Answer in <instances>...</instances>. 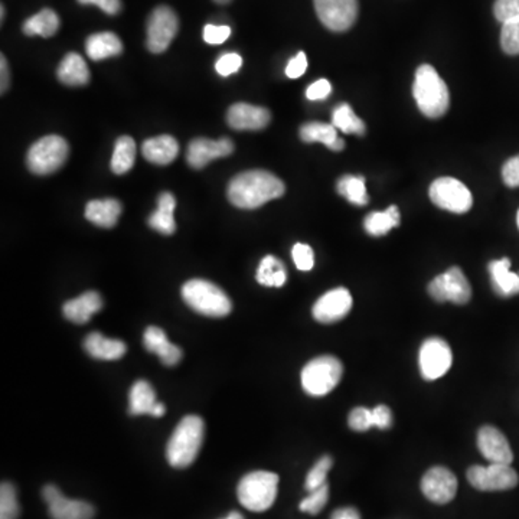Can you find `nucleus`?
Returning <instances> with one entry per match:
<instances>
[{
	"label": "nucleus",
	"mask_w": 519,
	"mask_h": 519,
	"mask_svg": "<svg viewBox=\"0 0 519 519\" xmlns=\"http://www.w3.org/2000/svg\"><path fill=\"white\" fill-rule=\"evenodd\" d=\"M286 192L283 181L267 170H247L229 182L227 195L229 203L241 210H255Z\"/></svg>",
	"instance_id": "nucleus-1"
},
{
	"label": "nucleus",
	"mask_w": 519,
	"mask_h": 519,
	"mask_svg": "<svg viewBox=\"0 0 519 519\" xmlns=\"http://www.w3.org/2000/svg\"><path fill=\"white\" fill-rule=\"evenodd\" d=\"M205 424L199 416H186L177 424L166 445V459L170 466L185 469L191 466L198 457L203 445Z\"/></svg>",
	"instance_id": "nucleus-2"
},
{
	"label": "nucleus",
	"mask_w": 519,
	"mask_h": 519,
	"mask_svg": "<svg viewBox=\"0 0 519 519\" xmlns=\"http://www.w3.org/2000/svg\"><path fill=\"white\" fill-rule=\"evenodd\" d=\"M412 94L416 99L419 110L426 117H442L449 110V89L443 82V78L438 75L437 71L428 64L417 68Z\"/></svg>",
	"instance_id": "nucleus-3"
},
{
	"label": "nucleus",
	"mask_w": 519,
	"mask_h": 519,
	"mask_svg": "<svg viewBox=\"0 0 519 519\" xmlns=\"http://www.w3.org/2000/svg\"><path fill=\"white\" fill-rule=\"evenodd\" d=\"M279 476L272 471H251L239 480L237 488L239 504L253 512H264L276 502Z\"/></svg>",
	"instance_id": "nucleus-4"
},
{
	"label": "nucleus",
	"mask_w": 519,
	"mask_h": 519,
	"mask_svg": "<svg viewBox=\"0 0 519 519\" xmlns=\"http://www.w3.org/2000/svg\"><path fill=\"white\" fill-rule=\"evenodd\" d=\"M182 298L189 307L210 317H224L231 314L232 303L225 291L211 281L194 279L182 288Z\"/></svg>",
	"instance_id": "nucleus-5"
},
{
	"label": "nucleus",
	"mask_w": 519,
	"mask_h": 519,
	"mask_svg": "<svg viewBox=\"0 0 519 519\" xmlns=\"http://www.w3.org/2000/svg\"><path fill=\"white\" fill-rule=\"evenodd\" d=\"M343 376V365L331 355L317 357L305 365L302 371V387L306 394L324 397L338 387Z\"/></svg>",
	"instance_id": "nucleus-6"
},
{
	"label": "nucleus",
	"mask_w": 519,
	"mask_h": 519,
	"mask_svg": "<svg viewBox=\"0 0 519 519\" xmlns=\"http://www.w3.org/2000/svg\"><path fill=\"white\" fill-rule=\"evenodd\" d=\"M68 151L70 148L64 137L49 134L30 146L26 156V165L35 175H51L63 168Z\"/></svg>",
	"instance_id": "nucleus-7"
},
{
	"label": "nucleus",
	"mask_w": 519,
	"mask_h": 519,
	"mask_svg": "<svg viewBox=\"0 0 519 519\" xmlns=\"http://www.w3.org/2000/svg\"><path fill=\"white\" fill-rule=\"evenodd\" d=\"M428 295L436 302H452L466 305L471 298V288L461 267H450L447 272L435 277L428 286Z\"/></svg>",
	"instance_id": "nucleus-8"
},
{
	"label": "nucleus",
	"mask_w": 519,
	"mask_h": 519,
	"mask_svg": "<svg viewBox=\"0 0 519 519\" xmlns=\"http://www.w3.org/2000/svg\"><path fill=\"white\" fill-rule=\"evenodd\" d=\"M428 195L436 206L454 214H466L473 203L471 191L454 177L436 179L431 184Z\"/></svg>",
	"instance_id": "nucleus-9"
},
{
	"label": "nucleus",
	"mask_w": 519,
	"mask_h": 519,
	"mask_svg": "<svg viewBox=\"0 0 519 519\" xmlns=\"http://www.w3.org/2000/svg\"><path fill=\"white\" fill-rule=\"evenodd\" d=\"M469 483L482 492L509 490L518 485L519 476L511 464L490 463L489 466H471L468 473Z\"/></svg>",
	"instance_id": "nucleus-10"
},
{
	"label": "nucleus",
	"mask_w": 519,
	"mask_h": 519,
	"mask_svg": "<svg viewBox=\"0 0 519 519\" xmlns=\"http://www.w3.org/2000/svg\"><path fill=\"white\" fill-rule=\"evenodd\" d=\"M454 362V354L445 339L428 338L421 345L419 352V365L421 376L428 381L442 378L447 374Z\"/></svg>",
	"instance_id": "nucleus-11"
},
{
	"label": "nucleus",
	"mask_w": 519,
	"mask_h": 519,
	"mask_svg": "<svg viewBox=\"0 0 519 519\" xmlns=\"http://www.w3.org/2000/svg\"><path fill=\"white\" fill-rule=\"evenodd\" d=\"M179 30V19L169 6H159L151 12L148 21L146 45L153 54H162L169 48Z\"/></svg>",
	"instance_id": "nucleus-12"
},
{
	"label": "nucleus",
	"mask_w": 519,
	"mask_h": 519,
	"mask_svg": "<svg viewBox=\"0 0 519 519\" xmlns=\"http://www.w3.org/2000/svg\"><path fill=\"white\" fill-rule=\"evenodd\" d=\"M317 18L329 30L346 32L357 22L358 0H314Z\"/></svg>",
	"instance_id": "nucleus-13"
},
{
	"label": "nucleus",
	"mask_w": 519,
	"mask_h": 519,
	"mask_svg": "<svg viewBox=\"0 0 519 519\" xmlns=\"http://www.w3.org/2000/svg\"><path fill=\"white\" fill-rule=\"evenodd\" d=\"M42 497L48 504L49 516L52 519H92L96 515V509L92 505L68 499L54 485H47L42 489Z\"/></svg>",
	"instance_id": "nucleus-14"
},
{
	"label": "nucleus",
	"mask_w": 519,
	"mask_h": 519,
	"mask_svg": "<svg viewBox=\"0 0 519 519\" xmlns=\"http://www.w3.org/2000/svg\"><path fill=\"white\" fill-rule=\"evenodd\" d=\"M421 490L428 501L445 505L454 501L457 494V479L454 471L435 466L421 479Z\"/></svg>",
	"instance_id": "nucleus-15"
},
{
	"label": "nucleus",
	"mask_w": 519,
	"mask_h": 519,
	"mask_svg": "<svg viewBox=\"0 0 519 519\" xmlns=\"http://www.w3.org/2000/svg\"><path fill=\"white\" fill-rule=\"evenodd\" d=\"M352 305H354V300L350 290L345 288H336L317 298L312 309V315L321 324H335L348 316Z\"/></svg>",
	"instance_id": "nucleus-16"
},
{
	"label": "nucleus",
	"mask_w": 519,
	"mask_h": 519,
	"mask_svg": "<svg viewBox=\"0 0 519 519\" xmlns=\"http://www.w3.org/2000/svg\"><path fill=\"white\" fill-rule=\"evenodd\" d=\"M234 151V143L229 137H222L220 141H210L205 137H198L189 143L186 151V162L194 169H203L214 159L225 158Z\"/></svg>",
	"instance_id": "nucleus-17"
},
{
	"label": "nucleus",
	"mask_w": 519,
	"mask_h": 519,
	"mask_svg": "<svg viewBox=\"0 0 519 519\" xmlns=\"http://www.w3.org/2000/svg\"><path fill=\"white\" fill-rule=\"evenodd\" d=\"M478 447L490 463L511 464L514 462L508 438L494 426H483L478 431Z\"/></svg>",
	"instance_id": "nucleus-18"
},
{
	"label": "nucleus",
	"mask_w": 519,
	"mask_h": 519,
	"mask_svg": "<svg viewBox=\"0 0 519 519\" xmlns=\"http://www.w3.org/2000/svg\"><path fill=\"white\" fill-rule=\"evenodd\" d=\"M272 120V113L267 108L253 104L237 103L229 108L227 122L234 130H262Z\"/></svg>",
	"instance_id": "nucleus-19"
},
{
	"label": "nucleus",
	"mask_w": 519,
	"mask_h": 519,
	"mask_svg": "<svg viewBox=\"0 0 519 519\" xmlns=\"http://www.w3.org/2000/svg\"><path fill=\"white\" fill-rule=\"evenodd\" d=\"M144 348L158 355L162 364L166 367H175L182 359V350L177 345H173L169 339L166 338L165 332L158 326H149L143 335Z\"/></svg>",
	"instance_id": "nucleus-20"
},
{
	"label": "nucleus",
	"mask_w": 519,
	"mask_h": 519,
	"mask_svg": "<svg viewBox=\"0 0 519 519\" xmlns=\"http://www.w3.org/2000/svg\"><path fill=\"white\" fill-rule=\"evenodd\" d=\"M490 283L499 298H512L519 295V272H511L508 257L489 263Z\"/></svg>",
	"instance_id": "nucleus-21"
},
{
	"label": "nucleus",
	"mask_w": 519,
	"mask_h": 519,
	"mask_svg": "<svg viewBox=\"0 0 519 519\" xmlns=\"http://www.w3.org/2000/svg\"><path fill=\"white\" fill-rule=\"evenodd\" d=\"M103 309V298L97 291H87L84 295L71 298L64 305V316L73 324H87L94 315Z\"/></svg>",
	"instance_id": "nucleus-22"
},
{
	"label": "nucleus",
	"mask_w": 519,
	"mask_h": 519,
	"mask_svg": "<svg viewBox=\"0 0 519 519\" xmlns=\"http://www.w3.org/2000/svg\"><path fill=\"white\" fill-rule=\"evenodd\" d=\"M84 350L94 359L117 361L120 358L125 357L127 346L118 339H108L99 332H92L85 338Z\"/></svg>",
	"instance_id": "nucleus-23"
},
{
	"label": "nucleus",
	"mask_w": 519,
	"mask_h": 519,
	"mask_svg": "<svg viewBox=\"0 0 519 519\" xmlns=\"http://www.w3.org/2000/svg\"><path fill=\"white\" fill-rule=\"evenodd\" d=\"M123 206L117 199H96L85 206V218L101 229H113L122 215Z\"/></svg>",
	"instance_id": "nucleus-24"
},
{
	"label": "nucleus",
	"mask_w": 519,
	"mask_h": 519,
	"mask_svg": "<svg viewBox=\"0 0 519 519\" xmlns=\"http://www.w3.org/2000/svg\"><path fill=\"white\" fill-rule=\"evenodd\" d=\"M142 153L151 163L169 165L179 155V144L175 137L168 136V134L151 137L144 142Z\"/></svg>",
	"instance_id": "nucleus-25"
},
{
	"label": "nucleus",
	"mask_w": 519,
	"mask_h": 519,
	"mask_svg": "<svg viewBox=\"0 0 519 519\" xmlns=\"http://www.w3.org/2000/svg\"><path fill=\"white\" fill-rule=\"evenodd\" d=\"M300 139L305 143L324 144L333 151H341L345 148V141L339 139L335 125L326 123H306L300 127Z\"/></svg>",
	"instance_id": "nucleus-26"
},
{
	"label": "nucleus",
	"mask_w": 519,
	"mask_h": 519,
	"mask_svg": "<svg viewBox=\"0 0 519 519\" xmlns=\"http://www.w3.org/2000/svg\"><path fill=\"white\" fill-rule=\"evenodd\" d=\"M56 75L59 82L68 87H82L90 82L89 65L84 58L75 52H70L64 56L56 70Z\"/></svg>",
	"instance_id": "nucleus-27"
},
{
	"label": "nucleus",
	"mask_w": 519,
	"mask_h": 519,
	"mask_svg": "<svg viewBox=\"0 0 519 519\" xmlns=\"http://www.w3.org/2000/svg\"><path fill=\"white\" fill-rule=\"evenodd\" d=\"M85 52L92 61L120 56L123 44L120 38L113 32L92 33L85 41Z\"/></svg>",
	"instance_id": "nucleus-28"
},
{
	"label": "nucleus",
	"mask_w": 519,
	"mask_h": 519,
	"mask_svg": "<svg viewBox=\"0 0 519 519\" xmlns=\"http://www.w3.org/2000/svg\"><path fill=\"white\" fill-rule=\"evenodd\" d=\"M175 206L177 201L170 192H163L158 199V210L149 217V227L160 232L163 236H172L177 231V222H175Z\"/></svg>",
	"instance_id": "nucleus-29"
},
{
	"label": "nucleus",
	"mask_w": 519,
	"mask_h": 519,
	"mask_svg": "<svg viewBox=\"0 0 519 519\" xmlns=\"http://www.w3.org/2000/svg\"><path fill=\"white\" fill-rule=\"evenodd\" d=\"M156 393L151 388V384L144 379L137 381L130 390L129 395V411L133 416H143V414H151L155 409Z\"/></svg>",
	"instance_id": "nucleus-30"
},
{
	"label": "nucleus",
	"mask_w": 519,
	"mask_h": 519,
	"mask_svg": "<svg viewBox=\"0 0 519 519\" xmlns=\"http://www.w3.org/2000/svg\"><path fill=\"white\" fill-rule=\"evenodd\" d=\"M255 279L265 288H281L288 281V272L279 258L265 255L258 264Z\"/></svg>",
	"instance_id": "nucleus-31"
},
{
	"label": "nucleus",
	"mask_w": 519,
	"mask_h": 519,
	"mask_svg": "<svg viewBox=\"0 0 519 519\" xmlns=\"http://www.w3.org/2000/svg\"><path fill=\"white\" fill-rule=\"evenodd\" d=\"M23 33L28 37H54L59 30V18L56 12L51 9H42L37 15L26 19L23 23Z\"/></svg>",
	"instance_id": "nucleus-32"
},
{
	"label": "nucleus",
	"mask_w": 519,
	"mask_h": 519,
	"mask_svg": "<svg viewBox=\"0 0 519 519\" xmlns=\"http://www.w3.org/2000/svg\"><path fill=\"white\" fill-rule=\"evenodd\" d=\"M400 211L397 206L391 205L388 210L383 212H371L367 215L364 220L365 231L368 232L372 237H383L391 229H395L400 225Z\"/></svg>",
	"instance_id": "nucleus-33"
},
{
	"label": "nucleus",
	"mask_w": 519,
	"mask_h": 519,
	"mask_svg": "<svg viewBox=\"0 0 519 519\" xmlns=\"http://www.w3.org/2000/svg\"><path fill=\"white\" fill-rule=\"evenodd\" d=\"M136 162V142L130 136L118 137L111 158V169L116 175L129 172Z\"/></svg>",
	"instance_id": "nucleus-34"
},
{
	"label": "nucleus",
	"mask_w": 519,
	"mask_h": 519,
	"mask_svg": "<svg viewBox=\"0 0 519 519\" xmlns=\"http://www.w3.org/2000/svg\"><path fill=\"white\" fill-rule=\"evenodd\" d=\"M332 125H335L336 130H341L346 134L364 136L365 132H367V125L361 118L355 115L354 110L348 103H341L336 106L335 110L332 113Z\"/></svg>",
	"instance_id": "nucleus-35"
},
{
	"label": "nucleus",
	"mask_w": 519,
	"mask_h": 519,
	"mask_svg": "<svg viewBox=\"0 0 519 519\" xmlns=\"http://www.w3.org/2000/svg\"><path fill=\"white\" fill-rule=\"evenodd\" d=\"M338 194L354 205L364 206L368 203L369 198L367 194V185L364 177L345 175L338 181Z\"/></svg>",
	"instance_id": "nucleus-36"
},
{
	"label": "nucleus",
	"mask_w": 519,
	"mask_h": 519,
	"mask_svg": "<svg viewBox=\"0 0 519 519\" xmlns=\"http://www.w3.org/2000/svg\"><path fill=\"white\" fill-rule=\"evenodd\" d=\"M21 514L18 494L12 483L4 482L0 488V519H18Z\"/></svg>",
	"instance_id": "nucleus-37"
},
{
	"label": "nucleus",
	"mask_w": 519,
	"mask_h": 519,
	"mask_svg": "<svg viewBox=\"0 0 519 519\" xmlns=\"http://www.w3.org/2000/svg\"><path fill=\"white\" fill-rule=\"evenodd\" d=\"M332 466H333V459L328 454L322 456L306 476V490L312 492L317 488L324 487V483H328L326 482V476H328V471H331Z\"/></svg>",
	"instance_id": "nucleus-38"
},
{
	"label": "nucleus",
	"mask_w": 519,
	"mask_h": 519,
	"mask_svg": "<svg viewBox=\"0 0 519 519\" xmlns=\"http://www.w3.org/2000/svg\"><path fill=\"white\" fill-rule=\"evenodd\" d=\"M329 499V485L324 483V487L317 488V489L309 492V497H306L298 508L300 511L306 512V514H310V515H317L322 509L326 506Z\"/></svg>",
	"instance_id": "nucleus-39"
},
{
	"label": "nucleus",
	"mask_w": 519,
	"mask_h": 519,
	"mask_svg": "<svg viewBox=\"0 0 519 519\" xmlns=\"http://www.w3.org/2000/svg\"><path fill=\"white\" fill-rule=\"evenodd\" d=\"M501 48L508 56H519V19L502 23Z\"/></svg>",
	"instance_id": "nucleus-40"
},
{
	"label": "nucleus",
	"mask_w": 519,
	"mask_h": 519,
	"mask_svg": "<svg viewBox=\"0 0 519 519\" xmlns=\"http://www.w3.org/2000/svg\"><path fill=\"white\" fill-rule=\"evenodd\" d=\"M348 426L350 430L364 433L369 428H376V414L374 410L365 409V407H357L352 410L348 416Z\"/></svg>",
	"instance_id": "nucleus-41"
},
{
	"label": "nucleus",
	"mask_w": 519,
	"mask_h": 519,
	"mask_svg": "<svg viewBox=\"0 0 519 519\" xmlns=\"http://www.w3.org/2000/svg\"><path fill=\"white\" fill-rule=\"evenodd\" d=\"M291 257H293V262H295L296 267L300 272H310V270L314 269V250L307 244H295V247L291 250Z\"/></svg>",
	"instance_id": "nucleus-42"
},
{
	"label": "nucleus",
	"mask_w": 519,
	"mask_h": 519,
	"mask_svg": "<svg viewBox=\"0 0 519 519\" xmlns=\"http://www.w3.org/2000/svg\"><path fill=\"white\" fill-rule=\"evenodd\" d=\"M494 13L501 23L519 19V0H497Z\"/></svg>",
	"instance_id": "nucleus-43"
},
{
	"label": "nucleus",
	"mask_w": 519,
	"mask_h": 519,
	"mask_svg": "<svg viewBox=\"0 0 519 519\" xmlns=\"http://www.w3.org/2000/svg\"><path fill=\"white\" fill-rule=\"evenodd\" d=\"M243 65V58L236 54V52H229L218 58L215 63V70L221 77H229V75L238 73L239 68Z\"/></svg>",
	"instance_id": "nucleus-44"
},
{
	"label": "nucleus",
	"mask_w": 519,
	"mask_h": 519,
	"mask_svg": "<svg viewBox=\"0 0 519 519\" xmlns=\"http://www.w3.org/2000/svg\"><path fill=\"white\" fill-rule=\"evenodd\" d=\"M231 35L229 26L206 25L203 28V41L210 45H220L229 39Z\"/></svg>",
	"instance_id": "nucleus-45"
},
{
	"label": "nucleus",
	"mask_w": 519,
	"mask_h": 519,
	"mask_svg": "<svg viewBox=\"0 0 519 519\" xmlns=\"http://www.w3.org/2000/svg\"><path fill=\"white\" fill-rule=\"evenodd\" d=\"M502 179L509 188H519V155L508 159L502 166Z\"/></svg>",
	"instance_id": "nucleus-46"
},
{
	"label": "nucleus",
	"mask_w": 519,
	"mask_h": 519,
	"mask_svg": "<svg viewBox=\"0 0 519 519\" xmlns=\"http://www.w3.org/2000/svg\"><path fill=\"white\" fill-rule=\"evenodd\" d=\"M332 84L326 80V78H321L317 80L314 84H310L306 90V97L310 99V101H319V99H326L331 96Z\"/></svg>",
	"instance_id": "nucleus-47"
},
{
	"label": "nucleus",
	"mask_w": 519,
	"mask_h": 519,
	"mask_svg": "<svg viewBox=\"0 0 519 519\" xmlns=\"http://www.w3.org/2000/svg\"><path fill=\"white\" fill-rule=\"evenodd\" d=\"M306 70H307V56L305 52H298V56L289 61L286 66V75L291 80H296V78L302 77Z\"/></svg>",
	"instance_id": "nucleus-48"
},
{
	"label": "nucleus",
	"mask_w": 519,
	"mask_h": 519,
	"mask_svg": "<svg viewBox=\"0 0 519 519\" xmlns=\"http://www.w3.org/2000/svg\"><path fill=\"white\" fill-rule=\"evenodd\" d=\"M82 4H96L108 15H117L122 11V2L120 0H78Z\"/></svg>",
	"instance_id": "nucleus-49"
},
{
	"label": "nucleus",
	"mask_w": 519,
	"mask_h": 519,
	"mask_svg": "<svg viewBox=\"0 0 519 519\" xmlns=\"http://www.w3.org/2000/svg\"><path fill=\"white\" fill-rule=\"evenodd\" d=\"M374 410V414H376V428H381V430H387L391 428L393 424V412H391L390 407L387 405L379 404L376 405Z\"/></svg>",
	"instance_id": "nucleus-50"
},
{
	"label": "nucleus",
	"mask_w": 519,
	"mask_h": 519,
	"mask_svg": "<svg viewBox=\"0 0 519 519\" xmlns=\"http://www.w3.org/2000/svg\"><path fill=\"white\" fill-rule=\"evenodd\" d=\"M331 519H361V515H359L357 508L346 506V508L336 509V511L332 514Z\"/></svg>",
	"instance_id": "nucleus-51"
},
{
	"label": "nucleus",
	"mask_w": 519,
	"mask_h": 519,
	"mask_svg": "<svg viewBox=\"0 0 519 519\" xmlns=\"http://www.w3.org/2000/svg\"><path fill=\"white\" fill-rule=\"evenodd\" d=\"M0 71H2V94H4L9 89V68L4 56L0 58Z\"/></svg>",
	"instance_id": "nucleus-52"
},
{
	"label": "nucleus",
	"mask_w": 519,
	"mask_h": 519,
	"mask_svg": "<svg viewBox=\"0 0 519 519\" xmlns=\"http://www.w3.org/2000/svg\"><path fill=\"white\" fill-rule=\"evenodd\" d=\"M165 411H166L165 405H163L162 402H158V404L155 405V409H153V411H151V416L162 417L163 414H165Z\"/></svg>",
	"instance_id": "nucleus-53"
},
{
	"label": "nucleus",
	"mask_w": 519,
	"mask_h": 519,
	"mask_svg": "<svg viewBox=\"0 0 519 519\" xmlns=\"http://www.w3.org/2000/svg\"><path fill=\"white\" fill-rule=\"evenodd\" d=\"M222 519H246V518H244V516L241 515V514H239V512L234 511V512H231V514H229V515L227 516V518H222Z\"/></svg>",
	"instance_id": "nucleus-54"
},
{
	"label": "nucleus",
	"mask_w": 519,
	"mask_h": 519,
	"mask_svg": "<svg viewBox=\"0 0 519 519\" xmlns=\"http://www.w3.org/2000/svg\"><path fill=\"white\" fill-rule=\"evenodd\" d=\"M214 2H217V4H229V2H231V0H214Z\"/></svg>",
	"instance_id": "nucleus-55"
},
{
	"label": "nucleus",
	"mask_w": 519,
	"mask_h": 519,
	"mask_svg": "<svg viewBox=\"0 0 519 519\" xmlns=\"http://www.w3.org/2000/svg\"><path fill=\"white\" fill-rule=\"evenodd\" d=\"M4 19V6L2 4V21Z\"/></svg>",
	"instance_id": "nucleus-56"
},
{
	"label": "nucleus",
	"mask_w": 519,
	"mask_h": 519,
	"mask_svg": "<svg viewBox=\"0 0 519 519\" xmlns=\"http://www.w3.org/2000/svg\"><path fill=\"white\" fill-rule=\"evenodd\" d=\"M516 224H518V229H519V211H518V214H516Z\"/></svg>",
	"instance_id": "nucleus-57"
}]
</instances>
